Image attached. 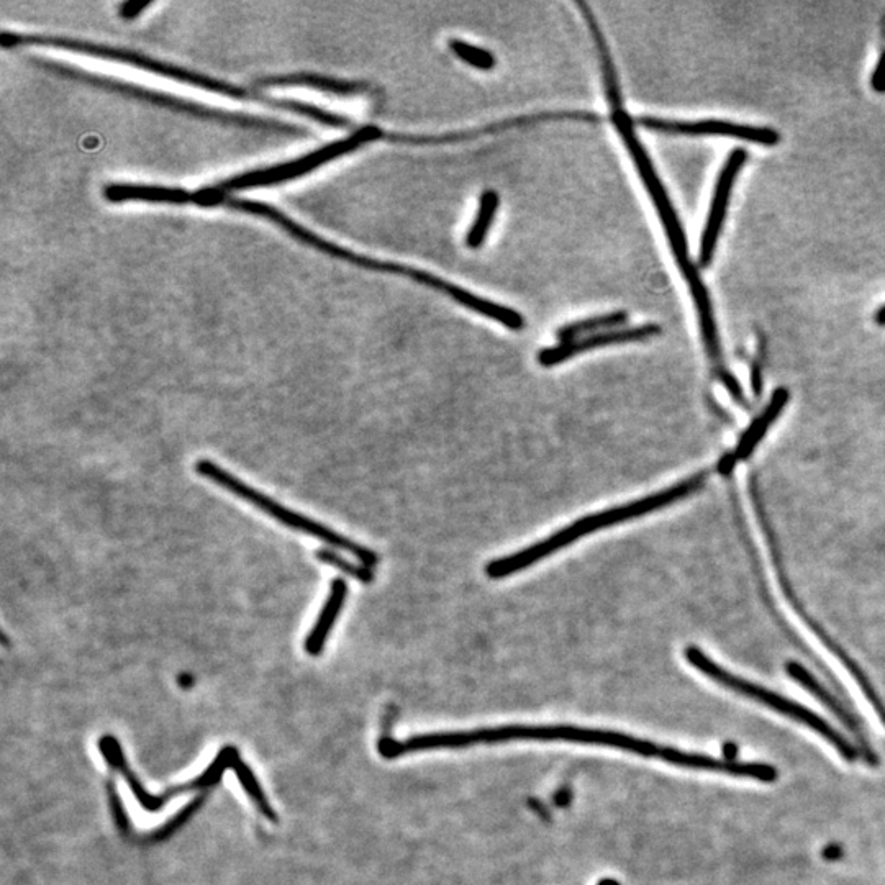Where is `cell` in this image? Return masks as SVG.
Masks as SVG:
<instances>
[{
    "mask_svg": "<svg viewBox=\"0 0 885 885\" xmlns=\"http://www.w3.org/2000/svg\"><path fill=\"white\" fill-rule=\"evenodd\" d=\"M554 120H572V122L600 123L602 117L586 110H556V112H540V114L525 115V117L509 118L502 122L491 123L487 127L476 128V130H466V132H451L446 135H435V137H415V135H399V133H386L384 140L391 143H400V145H446V143H458V141L472 140L482 135H492V133L505 132L509 128L527 127V125H535L541 122H554Z\"/></svg>",
    "mask_w": 885,
    "mask_h": 885,
    "instance_id": "ba28073f",
    "label": "cell"
},
{
    "mask_svg": "<svg viewBox=\"0 0 885 885\" xmlns=\"http://www.w3.org/2000/svg\"><path fill=\"white\" fill-rule=\"evenodd\" d=\"M315 556H317L320 563L327 564L330 568L338 569V571L343 572L346 576L353 577L356 581L363 582V584L374 582V572L371 571V568L361 563H353L350 559H346L345 556H341L336 550H318Z\"/></svg>",
    "mask_w": 885,
    "mask_h": 885,
    "instance_id": "ffe728a7",
    "label": "cell"
},
{
    "mask_svg": "<svg viewBox=\"0 0 885 885\" xmlns=\"http://www.w3.org/2000/svg\"><path fill=\"white\" fill-rule=\"evenodd\" d=\"M641 127L653 132L671 133V135H689V137H730L738 140L753 141L758 145L774 146L781 140V135L772 128L751 127L740 123L722 122V120H700V122H676L664 118L641 117Z\"/></svg>",
    "mask_w": 885,
    "mask_h": 885,
    "instance_id": "9c48e42d",
    "label": "cell"
},
{
    "mask_svg": "<svg viewBox=\"0 0 885 885\" xmlns=\"http://www.w3.org/2000/svg\"><path fill=\"white\" fill-rule=\"evenodd\" d=\"M599 885H620L617 881H613V879H605V881H600Z\"/></svg>",
    "mask_w": 885,
    "mask_h": 885,
    "instance_id": "4316f807",
    "label": "cell"
},
{
    "mask_svg": "<svg viewBox=\"0 0 885 885\" xmlns=\"http://www.w3.org/2000/svg\"><path fill=\"white\" fill-rule=\"evenodd\" d=\"M187 189L181 187L148 186V184H125L114 182L104 187L105 199L112 204L123 202H146V204L187 205Z\"/></svg>",
    "mask_w": 885,
    "mask_h": 885,
    "instance_id": "9a60e30c",
    "label": "cell"
},
{
    "mask_svg": "<svg viewBox=\"0 0 885 885\" xmlns=\"http://www.w3.org/2000/svg\"><path fill=\"white\" fill-rule=\"evenodd\" d=\"M2 48H17V46H50L58 50L81 53V55L94 56V58L109 59L117 63L128 64L133 68L145 69L148 73L158 74L163 78L174 79L184 82L189 86L199 87L204 91L214 92L220 96L232 97L238 100H255L259 104L269 105L274 109L287 110L294 114L305 115L315 122L323 123L327 127L345 128L350 127V120L343 115L333 114L328 110L320 109L315 105L300 102V100L276 99V97L264 96L263 92L251 91L245 87L233 86L230 82L218 81L204 74L194 73L189 69L177 68L173 64H166L150 56L140 55L135 51L112 48V46L97 45L89 41L73 40V38L45 37V35H20V33H2Z\"/></svg>",
    "mask_w": 885,
    "mask_h": 885,
    "instance_id": "6da1fadb",
    "label": "cell"
},
{
    "mask_svg": "<svg viewBox=\"0 0 885 885\" xmlns=\"http://www.w3.org/2000/svg\"><path fill=\"white\" fill-rule=\"evenodd\" d=\"M196 471L199 476L215 482L217 486L222 487L230 494L236 495L238 499L255 505L256 509L282 523L284 527L312 536L315 540L323 541L328 546H332L333 550L353 554L359 563L368 566V568H374L379 563V556L373 550L354 543L350 538L336 533L332 528L325 527L320 522H315L312 518L305 517L302 513L294 512V510L286 509L284 505L277 504L276 500L256 491L253 487L240 481L238 477L220 468L218 464L212 463L210 459H200V461H197Z\"/></svg>",
    "mask_w": 885,
    "mask_h": 885,
    "instance_id": "5b68a950",
    "label": "cell"
},
{
    "mask_svg": "<svg viewBox=\"0 0 885 885\" xmlns=\"http://www.w3.org/2000/svg\"><path fill=\"white\" fill-rule=\"evenodd\" d=\"M500 197L495 191L482 192L481 200H479V209H477L476 218L469 228L466 235V245L472 250H476L482 243L486 241L492 223H494L495 214L499 209Z\"/></svg>",
    "mask_w": 885,
    "mask_h": 885,
    "instance_id": "d6986e66",
    "label": "cell"
},
{
    "mask_svg": "<svg viewBox=\"0 0 885 885\" xmlns=\"http://www.w3.org/2000/svg\"><path fill=\"white\" fill-rule=\"evenodd\" d=\"M841 856H843V848L840 845H836V843L823 849V858L828 859V861H838Z\"/></svg>",
    "mask_w": 885,
    "mask_h": 885,
    "instance_id": "cb8c5ba5",
    "label": "cell"
},
{
    "mask_svg": "<svg viewBox=\"0 0 885 885\" xmlns=\"http://www.w3.org/2000/svg\"><path fill=\"white\" fill-rule=\"evenodd\" d=\"M37 63L43 64L45 68H50L51 71H56V73L63 74V76H69V78L73 79H81V81L84 82H91L94 86L107 87V89H112V91L123 92V94L127 92V94L137 97V99L150 100V102L164 105V107H169V109L184 112V114H194L204 118H217V120H223V122L243 123V125H258V127H264V125H266V123L261 122V120H253V118L248 117H235V115L225 114V112H220V110L205 109L202 105L182 102V100L176 99V97L164 96V94H158V92L146 91V89L130 86V84H123V82L112 81V79L91 76V74L84 73V71H78V69L63 66V64L48 63V61H43V59H38Z\"/></svg>",
    "mask_w": 885,
    "mask_h": 885,
    "instance_id": "30bf717a",
    "label": "cell"
},
{
    "mask_svg": "<svg viewBox=\"0 0 885 885\" xmlns=\"http://www.w3.org/2000/svg\"><path fill=\"white\" fill-rule=\"evenodd\" d=\"M99 751L104 756L107 764L125 779L133 795L137 797L138 804L145 808L146 812H158L164 805L168 804L169 800H173L177 795L189 794L192 790L215 786L222 779L223 772L227 771V769H233L238 779H240L241 787L246 790V794L250 795L253 804L256 805L259 812L263 813L264 817L271 820V822H277V815L274 813L271 804H269L268 797H266L263 789L259 786L258 779L251 771V767L246 766L245 761L241 759L240 751L235 746H225V748L220 749V753L217 754L214 763L210 764L194 781L182 784V786L171 787V789L166 790L161 795H153L143 789L137 774L128 766L122 746L115 740L114 736H102L99 740Z\"/></svg>",
    "mask_w": 885,
    "mask_h": 885,
    "instance_id": "3957f363",
    "label": "cell"
},
{
    "mask_svg": "<svg viewBox=\"0 0 885 885\" xmlns=\"http://www.w3.org/2000/svg\"><path fill=\"white\" fill-rule=\"evenodd\" d=\"M258 87H310V89H318L322 92H330L336 96L354 97L364 96L368 94L369 84L361 81H341V79L327 78L320 74L295 73L286 74V76H276V78L261 79L256 82Z\"/></svg>",
    "mask_w": 885,
    "mask_h": 885,
    "instance_id": "2e32d148",
    "label": "cell"
},
{
    "mask_svg": "<svg viewBox=\"0 0 885 885\" xmlns=\"http://www.w3.org/2000/svg\"><path fill=\"white\" fill-rule=\"evenodd\" d=\"M384 137H386L384 130L374 127V125H366V127L359 128L358 132H354L350 137L333 141L330 145L310 151L302 158L274 164L269 168L256 169L250 173L238 174V176L230 177L227 181L218 182L212 189L222 196H230V192L276 186L282 182L294 181L297 177L305 176L323 164L330 163L333 159L359 150L361 146L368 145L371 141L384 140Z\"/></svg>",
    "mask_w": 885,
    "mask_h": 885,
    "instance_id": "8992f818",
    "label": "cell"
},
{
    "mask_svg": "<svg viewBox=\"0 0 885 885\" xmlns=\"http://www.w3.org/2000/svg\"><path fill=\"white\" fill-rule=\"evenodd\" d=\"M705 474H697V476L689 477L686 481L679 482L676 486L664 489L658 494H651L645 499L636 500L631 504L622 505V507H613V509L604 510V512L589 515V517L581 518L577 522L569 525L568 528L559 530L550 538L530 546L527 550L518 551V553L510 554L505 558L495 559L492 563L487 564V576L491 579H504V577L512 576L515 572L523 571L530 568L533 564L538 563L541 559L548 558L551 554L572 545L574 541L581 540L582 536L595 533V531L604 530V528L613 527L618 523L633 520V518L643 517L648 513L656 512V510L664 509L668 505L676 504L679 500L686 499L690 494L700 491L704 487Z\"/></svg>",
    "mask_w": 885,
    "mask_h": 885,
    "instance_id": "7a4b0ae2",
    "label": "cell"
},
{
    "mask_svg": "<svg viewBox=\"0 0 885 885\" xmlns=\"http://www.w3.org/2000/svg\"><path fill=\"white\" fill-rule=\"evenodd\" d=\"M684 654H686L687 663L692 668L702 672L708 679H712V681L717 682L725 689L731 690V692L743 695L746 699L756 700L759 704L766 705L774 712L781 713L784 717L790 718V720H794V722L800 723V725H805V727L810 728V730L825 738L848 763L858 761V748L848 738L841 735L840 731L831 727L825 718L820 717L810 708L797 704L794 700L786 699V697H782V695L772 692V690L766 689V687L746 681L743 677L731 674L730 671L722 668L720 664L715 663L713 659L708 658L702 649L689 646Z\"/></svg>",
    "mask_w": 885,
    "mask_h": 885,
    "instance_id": "277c9868",
    "label": "cell"
},
{
    "mask_svg": "<svg viewBox=\"0 0 885 885\" xmlns=\"http://www.w3.org/2000/svg\"><path fill=\"white\" fill-rule=\"evenodd\" d=\"M613 125L617 128L620 137L625 141L631 158L635 161L636 169L640 173L641 179L645 182L649 196L653 199L656 210H658L661 222H663L664 230L668 235L669 243L672 246V253L676 256L677 264L681 268L682 273L686 276L687 282L699 279V271L694 264L690 263L689 250H687V238L682 228L679 217H677L674 205L668 197V192L664 189L663 182L659 179L658 174L654 171L653 163L646 153L645 146L641 145V141L636 137L635 127L630 115L623 109L612 110Z\"/></svg>",
    "mask_w": 885,
    "mask_h": 885,
    "instance_id": "52a82bcc",
    "label": "cell"
},
{
    "mask_svg": "<svg viewBox=\"0 0 885 885\" xmlns=\"http://www.w3.org/2000/svg\"><path fill=\"white\" fill-rule=\"evenodd\" d=\"M151 5L153 2H145V0H128L120 5V17L125 20H135L146 9H150Z\"/></svg>",
    "mask_w": 885,
    "mask_h": 885,
    "instance_id": "7402d4cb",
    "label": "cell"
},
{
    "mask_svg": "<svg viewBox=\"0 0 885 885\" xmlns=\"http://www.w3.org/2000/svg\"><path fill=\"white\" fill-rule=\"evenodd\" d=\"M872 87L882 94L885 92V53L877 64L876 71L872 74Z\"/></svg>",
    "mask_w": 885,
    "mask_h": 885,
    "instance_id": "603a6c76",
    "label": "cell"
},
{
    "mask_svg": "<svg viewBox=\"0 0 885 885\" xmlns=\"http://www.w3.org/2000/svg\"><path fill=\"white\" fill-rule=\"evenodd\" d=\"M627 322V312H612V314L599 315V317L568 323V325L559 328L556 336H558V340L561 343H569V341L581 340V338L595 335V333L618 330V328H623V325Z\"/></svg>",
    "mask_w": 885,
    "mask_h": 885,
    "instance_id": "ac0fdd59",
    "label": "cell"
},
{
    "mask_svg": "<svg viewBox=\"0 0 885 885\" xmlns=\"http://www.w3.org/2000/svg\"><path fill=\"white\" fill-rule=\"evenodd\" d=\"M745 161V150L738 148V150L731 151L727 163H725L722 171L718 174L712 205H710L707 223H705L702 241H700L699 261L700 266H704V268H707L708 264L712 263L715 248H717L718 236L722 232L723 222H725V217H727L731 189H733V184H735L736 177L740 174Z\"/></svg>",
    "mask_w": 885,
    "mask_h": 885,
    "instance_id": "8fae6325",
    "label": "cell"
},
{
    "mask_svg": "<svg viewBox=\"0 0 885 885\" xmlns=\"http://www.w3.org/2000/svg\"><path fill=\"white\" fill-rule=\"evenodd\" d=\"M346 597H348V584L343 579H335L314 628L305 638L304 648L310 656H318L327 645L328 636L335 627L338 615L345 607Z\"/></svg>",
    "mask_w": 885,
    "mask_h": 885,
    "instance_id": "e0dca14e",
    "label": "cell"
},
{
    "mask_svg": "<svg viewBox=\"0 0 885 885\" xmlns=\"http://www.w3.org/2000/svg\"><path fill=\"white\" fill-rule=\"evenodd\" d=\"M876 323L879 325H885V305L881 307V309L876 312Z\"/></svg>",
    "mask_w": 885,
    "mask_h": 885,
    "instance_id": "484cf974",
    "label": "cell"
},
{
    "mask_svg": "<svg viewBox=\"0 0 885 885\" xmlns=\"http://www.w3.org/2000/svg\"><path fill=\"white\" fill-rule=\"evenodd\" d=\"M450 48L454 55L463 59L464 63L471 64L474 68L482 69V71H491L495 66L494 56L487 50H482L479 46L469 45L463 40H451Z\"/></svg>",
    "mask_w": 885,
    "mask_h": 885,
    "instance_id": "44dd1931",
    "label": "cell"
},
{
    "mask_svg": "<svg viewBox=\"0 0 885 885\" xmlns=\"http://www.w3.org/2000/svg\"><path fill=\"white\" fill-rule=\"evenodd\" d=\"M790 394L787 389L781 387V389H777L772 395V399L769 400V404L764 407L763 413L756 417L751 425H749L748 430H746L745 435L741 436V440L738 441V446H736V450L733 453L728 454L725 458L720 461L718 464V471L720 474H725L728 476L733 469H735L736 463H740V461H745L748 459L751 454L756 450V446L759 445V441L763 440L764 436H766L767 430L771 428L772 423L776 422L779 415H781L782 410L786 407L787 402H789Z\"/></svg>",
    "mask_w": 885,
    "mask_h": 885,
    "instance_id": "5bb4252c",
    "label": "cell"
},
{
    "mask_svg": "<svg viewBox=\"0 0 885 885\" xmlns=\"http://www.w3.org/2000/svg\"><path fill=\"white\" fill-rule=\"evenodd\" d=\"M658 335H661V327L653 325V323L640 325V327L618 328V330H609V332L595 333V335L586 336L581 340L561 343V345L540 351L538 363L545 368H551V366L574 358L577 354L586 353V351L595 350V348L638 343V341L649 340V338Z\"/></svg>",
    "mask_w": 885,
    "mask_h": 885,
    "instance_id": "7c38bea8",
    "label": "cell"
},
{
    "mask_svg": "<svg viewBox=\"0 0 885 885\" xmlns=\"http://www.w3.org/2000/svg\"><path fill=\"white\" fill-rule=\"evenodd\" d=\"M786 671L795 682H799L800 686L804 687L805 690H808V692H810L820 704L825 705V707L828 708V710H830V712L833 713V715H835V717L838 718V720H840L851 733H853L854 738L858 741L859 748L863 749V758L866 759V763L871 764V766H877V764H879V758H877L874 749L869 745V741H867L866 735H864L863 728H861V722H859L858 718L853 717V715L849 713L848 708L843 707V705H841L840 702H838V700H836L835 697L822 686V682H818L817 679L804 668V666H800L799 663H787Z\"/></svg>",
    "mask_w": 885,
    "mask_h": 885,
    "instance_id": "4fadbf2b",
    "label": "cell"
},
{
    "mask_svg": "<svg viewBox=\"0 0 885 885\" xmlns=\"http://www.w3.org/2000/svg\"><path fill=\"white\" fill-rule=\"evenodd\" d=\"M736 756H738V746L735 743H725L723 745V758L727 759V761H736Z\"/></svg>",
    "mask_w": 885,
    "mask_h": 885,
    "instance_id": "d4e9b609",
    "label": "cell"
}]
</instances>
